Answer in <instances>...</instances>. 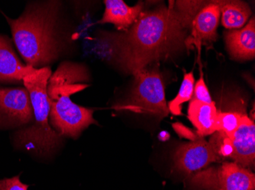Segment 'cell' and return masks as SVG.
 <instances>
[{
	"label": "cell",
	"mask_w": 255,
	"mask_h": 190,
	"mask_svg": "<svg viewBox=\"0 0 255 190\" xmlns=\"http://www.w3.org/2000/svg\"><path fill=\"white\" fill-rule=\"evenodd\" d=\"M220 8L217 1L209 2L196 14L192 23L191 33L195 41L210 43L217 38Z\"/></svg>",
	"instance_id": "obj_13"
},
{
	"label": "cell",
	"mask_w": 255,
	"mask_h": 190,
	"mask_svg": "<svg viewBox=\"0 0 255 190\" xmlns=\"http://www.w3.org/2000/svg\"><path fill=\"white\" fill-rule=\"evenodd\" d=\"M32 121L28 90L25 87L0 86V128H21Z\"/></svg>",
	"instance_id": "obj_6"
},
{
	"label": "cell",
	"mask_w": 255,
	"mask_h": 190,
	"mask_svg": "<svg viewBox=\"0 0 255 190\" xmlns=\"http://www.w3.org/2000/svg\"><path fill=\"white\" fill-rule=\"evenodd\" d=\"M207 1H177L144 11L128 29L99 34L100 51L115 68L134 75L188 45V31Z\"/></svg>",
	"instance_id": "obj_1"
},
{
	"label": "cell",
	"mask_w": 255,
	"mask_h": 190,
	"mask_svg": "<svg viewBox=\"0 0 255 190\" xmlns=\"http://www.w3.org/2000/svg\"><path fill=\"white\" fill-rule=\"evenodd\" d=\"M51 74V67H44L35 69L23 79V85L29 93L33 121L30 125L19 128L13 135L15 148L41 157L51 155L63 141L62 137L50 124L47 85Z\"/></svg>",
	"instance_id": "obj_4"
},
{
	"label": "cell",
	"mask_w": 255,
	"mask_h": 190,
	"mask_svg": "<svg viewBox=\"0 0 255 190\" xmlns=\"http://www.w3.org/2000/svg\"><path fill=\"white\" fill-rule=\"evenodd\" d=\"M195 78L193 72L186 73L183 79L180 91L177 97L170 101L168 104V109L173 115L179 116L182 114L181 105L183 103L187 102L192 99L194 89Z\"/></svg>",
	"instance_id": "obj_16"
},
{
	"label": "cell",
	"mask_w": 255,
	"mask_h": 190,
	"mask_svg": "<svg viewBox=\"0 0 255 190\" xmlns=\"http://www.w3.org/2000/svg\"><path fill=\"white\" fill-rule=\"evenodd\" d=\"M28 185L20 181V176L0 181V190H28Z\"/></svg>",
	"instance_id": "obj_19"
},
{
	"label": "cell",
	"mask_w": 255,
	"mask_h": 190,
	"mask_svg": "<svg viewBox=\"0 0 255 190\" xmlns=\"http://www.w3.org/2000/svg\"><path fill=\"white\" fill-rule=\"evenodd\" d=\"M175 167L184 173L194 172L216 161L219 158L211 144L199 137L190 143L183 144L177 148L174 154Z\"/></svg>",
	"instance_id": "obj_8"
},
{
	"label": "cell",
	"mask_w": 255,
	"mask_h": 190,
	"mask_svg": "<svg viewBox=\"0 0 255 190\" xmlns=\"http://www.w3.org/2000/svg\"><path fill=\"white\" fill-rule=\"evenodd\" d=\"M158 138H160L161 141H166L170 138V135H169L167 132H161L159 134Z\"/></svg>",
	"instance_id": "obj_21"
},
{
	"label": "cell",
	"mask_w": 255,
	"mask_h": 190,
	"mask_svg": "<svg viewBox=\"0 0 255 190\" xmlns=\"http://www.w3.org/2000/svg\"><path fill=\"white\" fill-rule=\"evenodd\" d=\"M226 42L233 58L242 61L253 60L255 57V17L242 29L226 33Z\"/></svg>",
	"instance_id": "obj_12"
},
{
	"label": "cell",
	"mask_w": 255,
	"mask_h": 190,
	"mask_svg": "<svg viewBox=\"0 0 255 190\" xmlns=\"http://www.w3.org/2000/svg\"><path fill=\"white\" fill-rule=\"evenodd\" d=\"M133 76L134 82L128 98L117 108L159 118L167 117L170 111L166 104L164 81L158 68L150 65Z\"/></svg>",
	"instance_id": "obj_5"
},
{
	"label": "cell",
	"mask_w": 255,
	"mask_h": 190,
	"mask_svg": "<svg viewBox=\"0 0 255 190\" xmlns=\"http://www.w3.org/2000/svg\"><path fill=\"white\" fill-rule=\"evenodd\" d=\"M3 15L25 65L38 69L67 57L71 37L62 1H31L18 18Z\"/></svg>",
	"instance_id": "obj_2"
},
{
	"label": "cell",
	"mask_w": 255,
	"mask_h": 190,
	"mask_svg": "<svg viewBox=\"0 0 255 190\" xmlns=\"http://www.w3.org/2000/svg\"><path fill=\"white\" fill-rule=\"evenodd\" d=\"M191 100L201 101V102L206 103V104H212L213 102L212 101L211 96H210V91H209L206 84H205L203 76L200 77V79L196 81V85H194L193 97H192Z\"/></svg>",
	"instance_id": "obj_18"
},
{
	"label": "cell",
	"mask_w": 255,
	"mask_h": 190,
	"mask_svg": "<svg viewBox=\"0 0 255 190\" xmlns=\"http://www.w3.org/2000/svg\"><path fill=\"white\" fill-rule=\"evenodd\" d=\"M222 13V24L228 29L239 30L246 25L252 14L246 2L238 0L217 1Z\"/></svg>",
	"instance_id": "obj_15"
},
{
	"label": "cell",
	"mask_w": 255,
	"mask_h": 190,
	"mask_svg": "<svg viewBox=\"0 0 255 190\" xmlns=\"http://www.w3.org/2000/svg\"><path fill=\"white\" fill-rule=\"evenodd\" d=\"M90 75L83 64L64 61L51 74L47 85L50 124L61 137L77 138L91 124H97L94 110L73 102L72 94L90 85Z\"/></svg>",
	"instance_id": "obj_3"
},
{
	"label": "cell",
	"mask_w": 255,
	"mask_h": 190,
	"mask_svg": "<svg viewBox=\"0 0 255 190\" xmlns=\"http://www.w3.org/2000/svg\"><path fill=\"white\" fill-rule=\"evenodd\" d=\"M217 109L215 103L206 104L192 100L188 108L189 121L196 128L199 137L213 135L216 132Z\"/></svg>",
	"instance_id": "obj_14"
},
{
	"label": "cell",
	"mask_w": 255,
	"mask_h": 190,
	"mask_svg": "<svg viewBox=\"0 0 255 190\" xmlns=\"http://www.w3.org/2000/svg\"><path fill=\"white\" fill-rule=\"evenodd\" d=\"M173 128L175 130L176 132L183 138H188L191 141H195L199 138L196 132H193L191 129L182 125L180 123H176L173 124Z\"/></svg>",
	"instance_id": "obj_20"
},
{
	"label": "cell",
	"mask_w": 255,
	"mask_h": 190,
	"mask_svg": "<svg viewBox=\"0 0 255 190\" xmlns=\"http://www.w3.org/2000/svg\"><path fill=\"white\" fill-rule=\"evenodd\" d=\"M35 68L23 63L14 49L12 41L0 34V83L23 85V79Z\"/></svg>",
	"instance_id": "obj_9"
},
{
	"label": "cell",
	"mask_w": 255,
	"mask_h": 190,
	"mask_svg": "<svg viewBox=\"0 0 255 190\" xmlns=\"http://www.w3.org/2000/svg\"><path fill=\"white\" fill-rule=\"evenodd\" d=\"M242 116L243 114L236 112H218L216 131L223 132L231 138L240 125Z\"/></svg>",
	"instance_id": "obj_17"
},
{
	"label": "cell",
	"mask_w": 255,
	"mask_h": 190,
	"mask_svg": "<svg viewBox=\"0 0 255 190\" xmlns=\"http://www.w3.org/2000/svg\"><path fill=\"white\" fill-rule=\"evenodd\" d=\"M233 151L230 158L243 168H254L255 161V125L243 114L240 125L230 138Z\"/></svg>",
	"instance_id": "obj_10"
},
{
	"label": "cell",
	"mask_w": 255,
	"mask_h": 190,
	"mask_svg": "<svg viewBox=\"0 0 255 190\" xmlns=\"http://www.w3.org/2000/svg\"><path fill=\"white\" fill-rule=\"evenodd\" d=\"M193 179L205 187L214 186V190H255V174L235 162L200 172Z\"/></svg>",
	"instance_id": "obj_7"
},
{
	"label": "cell",
	"mask_w": 255,
	"mask_h": 190,
	"mask_svg": "<svg viewBox=\"0 0 255 190\" xmlns=\"http://www.w3.org/2000/svg\"><path fill=\"white\" fill-rule=\"evenodd\" d=\"M106 8L103 18L98 24H113L118 31L128 29L144 10V2H138L134 6L128 5L123 0H105Z\"/></svg>",
	"instance_id": "obj_11"
}]
</instances>
